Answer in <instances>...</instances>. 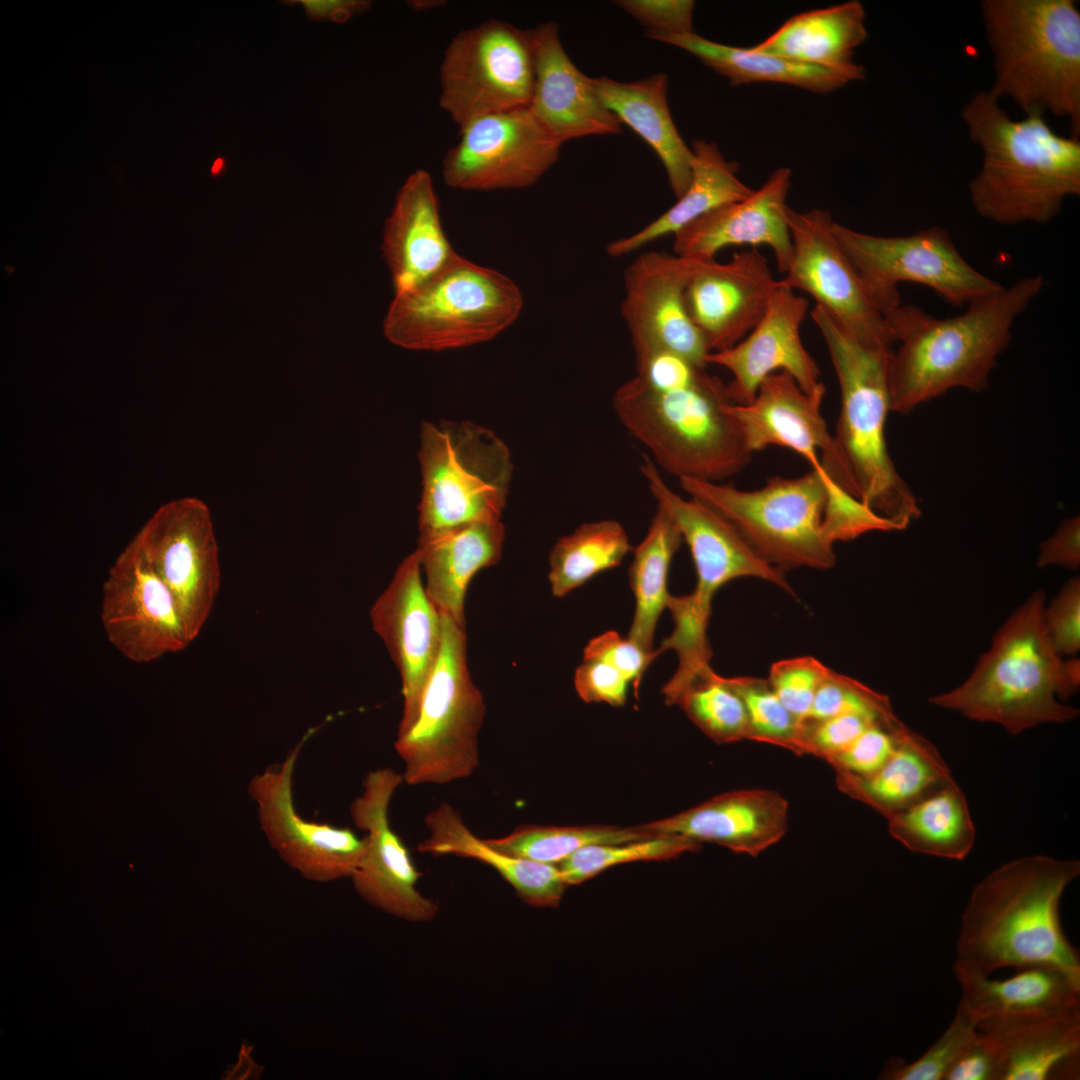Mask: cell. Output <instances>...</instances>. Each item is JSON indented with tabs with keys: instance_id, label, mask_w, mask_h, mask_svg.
I'll list each match as a JSON object with an SVG mask.
<instances>
[{
	"instance_id": "cell-42",
	"label": "cell",
	"mask_w": 1080,
	"mask_h": 1080,
	"mask_svg": "<svg viewBox=\"0 0 1080 1080\" xmlns=\"http://www.w3.org/2000/svg\"><path fill=\"white\" fill-rule=\"evenodd\" d=\"M656 837L642 825L621 828L610 825H521L510 834L485 839L491 847L513 857L558 865L581 848Z\"/></svg>"
},
{
	"instance_id": "cell-27",
	"label": "cell",
	"mask_w": 1080,
	"mask_h": 1080,
	"mask_svg": "<svg viewBox=\"0 0 1080 1080\" xmlns=\"http://www.w3.org/2000/svg\"><path fill=\"white\" fill-rule=\"evenodd\" d=\"M535 82L529 109L561 144L590 135L621 132V122L604 105L591 78L567 55L554 22L533 29Z\"/></svg>"
},
{
	"instance_id": "cell-4",
	"label": "cell",
	"mask_w": 1080,
	"mask_h": 1080,
	"mask_svg": "<svg viewBox=\"0 0 1080 1080\" xmlns=\"http://www.w3.org/2000/svg\"><path fill=\"white\" fill-rule=\"evenodd\" d=\"M1044 609L1045 593L1033 592L998 629L970 676L929 701L975 721L999 724L1010 734L1074 720L1079 710L1059 699L1078 691L1080 662L1057 653Z\"/></svg>"
},
{
	"instance_id": "cell-12",
	"label": "cell",
	"mask_w": 1080,
	"mask_h": 1080,
	"mask_svg": "<svg viewBox=\"0 0 1080 1080\" xmlns=\"http://www.w3.org/2000/svg\"><path fill=\"white\" fill-rule=\"evenodd\" d=\"M833 230L883 316L901 304L898 285L904 282L926 286L956 307L1002 286L971 266L941 226L905 236H878L835 221Z\"/></svg>"
},
{
	"instance_id": "cell-16",
	"label": "cell",
	"mask_w": 1080,
	"mask_h": 1080,
	"mask_svg": "<svg viewBox=\"0 0 1080 1080\" xmlns=\"http://www.w3.org/2000/svg\"><path fill=\"white\" fill-rule=\"evenodd\" d=\"M311 733L280 764L254 775L248 794L256 804L260 828L279 858L304 879L328 883L352 876L366 842L348 827L309 821L298 813L293 777L299 753Z\"/></svg>"
},
{
	"instance_id": "cell-23",
	"label": "cell",
	"mask_w": 1080,
	"mask_h": 1080,
	"mask_svg": "<svg viewBox=\"0 0 1080 1080\" xmlns=\"http://www.w3.org/2000/svg\"><path fill=\"white\" fill-rule=\"evenodd\" d=\"M640 471L657 507L671 517L689 547L697 577L690 595L700 607L711 611L715 593L738 578H758L794 593L784 571L760 559L711 508L673 491L650 457H644Z\"/></svg>"
},
{
	"instance_id": "cell-8",
	"label": "cell",
	"mask_w": 1080,
	"mask_h": 1080,
	"mask_svg": "<svg viewBox=\"0 0 1080 1080\" xmlns=\"http://www.w3.org/2000/svg\"><path fill=\"white\" fill-rule=\"evenodd\" d=\"M726 385L703 369L688 387L653 389L636 376L620 385L613 410L655 464L681 478L720 482L742 471L753 453L732 414Z\"/></svg>"
},
{
	"instance_id": "cell-59",
	"label": "cell",
	"mask_w": 1080,
	"mask_h": 1080,
	"mask_svg": "<svg viewBox=\"0 0 1080 1080\" xmlns=\"http://www.w3.org/2000/svg\"><path fill=\"white\" fill-rule=\"evenodd\" d=\"M441 3H445L438 0H415L409 1L408 5L416 11L429 10L435 7H439Z\"/></svg>"
},
{
	"instance_id": "cell-34",
	"label": "cell",
	"mask_w": 1080,
	"mask_h": 1080,
	"mask_svg": "<svg viewBox=\"0 0 1080 1080\" xmlns=\"http://www.w3.org/2000/svg\"><path fill=\"white\" fill-rule=\"evenodd\" d=\"M604 105L638 134L660 158L676 198L686 191L692 176L694 154L672 119L668 102V77L658 73L634 82L601 76L591 78Z\"/></svg>"
},
{
	"instance_id": "cell-14",
	"label": "cell",
	"mask_w": 1080,
	"mask_h": 1080,
	"mask_svg": "<svg viewBox=\"0 0 1080 1080\" xmlns=\"http://www.w3.org/2000/svg\"><path fill=\"white\" fill-rule=\"evenodd\" d=\"M130 542L171 592L193 641L210 616L221 581L208 506L196 497L171 500Z\"/></svg>"
},
{
	"instance_id": "cell-20",
	"label": "cell",
	"mask_w": 1080,
	"mask_h": 1080,
	"mask_svg": "<svg viewBox=\"0 0 1080 1080\" xmlns=\"http://www.w3.org/2000/svg\"><path fill=\"white\" fill-rule=\"evenodd\" d=\"M370 618L401 677L403 711L397 736H402L417 719L443 641L442 614L425 591L417 550L402 560Z\"/></svg>"
},
{
	"instance_id": "cell-2",
	"label": "cell",
	"mask_w": 1080,
	"mask_h": 1080,
	"mask_svg": "<svg viewBox=\"0 0 1080 1080\" xmlns=\"http://www.w3.org/2000/svg\"><path fill=\"white\" fill-rule=\"evenodd\" d=\"M1080 861L1031 855L1011 860L973 888L961 914L955 965L991 976L1004 968H1060L1080 979V955L1066 937L1060 902Z\"/></svg>"
},
{
	"instance_id": "cell-50",
	"label": "cell",
	"mask_w": 1080,
	"mask_h": 1080,
	"mask_svg": "<svg viewBox=\"0 0 1080 1080\" xmlns=\"http://www.w3.org/2000/svg\"><path fill=\"white\" fill-rule=\"evenodd\" d=\"M865 714H844L824 719H805L799 732L800 754H812L824 760L845 750L874 724L895 725Z\"/></svg>"
},
{
	"instance_id": "cell-44",
	"label": "cell",
	"mask_w": 1080,
	"mask_h": 1080,
	"mask_svg": "<svg viewBox=\"0 0 1080 1080\" xmlns=\"http://www.w3.org/2000/svg\"><path fill=\"white\" fill-rule=\"evenodd\" d=\"M700 847L701 843L684 836H656L623 843L586 846L557 866L568 886L579 885L617 865L668 860L685 852L697 851Z\"/></svg>"
},
{
	"instance_id": "cell-31",
	"label": "cell",
	"mask_w": 1080,
	"mask_h": 1080,
	"mask_svg": "<svg viewBox=\"0 0 1080 1080\" xmlns=\"http://www.w3.org/2000/svg\"><path fill=\"white\" fill-rule=\"evenodd\" d=\"M977 1029L998 1052L1000 1080L1079 1079L1080 1008L1036 1019L983 1020Z\"/></svg>"
},
{
	"instance_id": "cell-22",
	"label": "cell",
	"mask_w": 1080,
	"mask_h": 1080,
	"mask_svg": "<svg viewBox=\"0 0 1080 1080\" xmlns=\"http://www.w3.org/2000/svg\"><path fill=\"white\" fill-rule=\"evenodd\" d=\"M700 260L647 251L626 268L621 313L635 354L666 349L708 366L709 350L689 317L684 298Z\"/></svg>"
},
{
	"instance_id": "cell-9",
	"label": "cell",
	"mask_w": 1080,
	"mask_h": 1080,
	"mask_svg": "<svg viewBox=\"0 0 1080 1080\" xmlns=\"http://www.w3.org/2000/svg\"><path fill=\"white\" fill-rule=\"evenodd\" d=\"M523 305L513 280L457 254L420 285L395 294L383 332L404 349L462 348L495 338L517 320Z\"/></svg>"
},
{
	"instance_id": "cell-35",
	"label": "cell",
	"mask_w": 1080,
	"mask_h": 1080,
	"mask_svg": "<svg viewBox=\"0 0 1080 1080\" xmlns=\"http://www.w3.org/2000/svg\"><path fill=\"white\" fill-rule=\"evenodd\" d=\"M429 836L418 850L436 856L456 855L491 866L527 904L539 908L560 905L568 885L557 865L507 855L476 837L451 804L443 802L424 819Z\"/></svg>"
},
{
	"instance_id": "cell-52",
	"label": "cell",
	"mask_w": 1080,
	"mask_h": 1080,
	"mask_svg": "<svg viewBox=\"0 0 1080 1080\" xmlns=\"http://www.w3.org/2000/svg\"><path fill=\"white\" fill-rule=\"evenodd\" d=\"M1044 623L1057 653L1075 655L1080 649V578L1074 577L1062 587L1044 609Z\"/></svg>"
},
{
	"instance_id": "cell-58",
	"label": "cell",
	"mask_w": 1080,
	"mask_h": 1080,
	"mask_svg": "<svg viewBox=\"0 0 1080 1080\" xmlns=\"http://www.w3.org/2000/svg\"><path fill=\"white\" fill-rule=\"evenodd\" d=\"M307 16L311 20H330L344 22L356 14L367 11L371 2L364 0H302Z\"/></svg>"
},
{
	"instance_id": "cell-33",
	"label": "cell",
	"mask_w": 1080,
	"mask_h": 1080,
	"mask_svg": "<svg viewBox=\"0 0 1080 1080\" xmlns=\"http://www.w3.org/2000/svg\"><path fill=\"white\" fill-rule=\"evenodd\" d=\"M505 527L501 519L460 526L418 543L425 591L440 613L465 628V597L477 572L502 556Z\"/></svg>"
},
{
	"instance_id": "cell-38",
	"label": "cell",
	"mask_w": 1080,
	"mask_h": 1080,
	"mask_svg": "<svg viewBox=\"0 0 1080 1080\" xmlns=\"http://www.w3.org/2000/svg\"><path fill=\"white\" fill-rule=\"evenodd\" d=\"M647 37L676 46L728 79L731 85L777 83L813 93L838 90L851 79L836 71L798 63L780 56L721 44L695 32L686 34L647 33Z\"/></svg>"
},
{
	"instance_id": "cell-1",
	"label": "cell",
	"mask_w": 1080,
	"mask_h": 1080,
	"mask_svg": "<svg viewBox=\"0 0 1080 1080\" xmlns=\"http://www.w3.org/2000/svg\"><path fill=\"white\" fill-rule=\"evenodd\" d=\"M1045 286L1040 274L979 297L956 316L937 318L900 304L884 315L895 342L890 363L891 411L908 414L954 388L988 387L998 357L1012 340L1017 319Z\"/></svg>"
},
{
	"instance_id": "cell-37",
	"label": "cell",
	"mask_w": 1080,
	"mask_h": 1080,
	"mask_svg": "<svg viewBox=\"0 0 1080 1080\" xmlns=\"http://www.w3.org/2000/svg\"><path fill=\"white\" fill-rule=\"evenodd\" d=\"M691 181L686 191L667 211L635 233L607 246L612 257L633 253L662 237L681 229L710 211L748 197L754 189L738 177V165L724 158L714 142L696 140Z\"/></svg>"
},
{
	"instance_id": "cell-40",
	"label": "cell",
	"mask_w": 1080,
	"mask_h": 1080,
	"mask_svg": "<svg viewBox=\"0 0 1080 1080\" xmlns=\"http://www.w3.org/2000/svg\"><path fill=\"white\" fill-rule=\"evenodd\" d=\"M683 542L674 521L657 507L645 537L631 551L633 559L629 567V584L635 599V610L627 637L649 652L655 650L654 634L670 596V565Z\"/></svg>"
},
{
	"instance_id": "cell-13",
	"label": "cell",
	"mask_w": 1080,
	"mask_h": 1080,
	"mask_svg": "<svg viewBox=\"0 0 1080 1080\" xmlns=\"http://www.w3.org/2000/svg\"><path fill=\"white\" fill-rule=\"evenodd\" d=\"M440 107L460 127L529 107L535 82L533 29L489 19L449 42L440 65Z\"/></svg>"
},
{
	"instance_id": "cell-48",
	"label": "cell",
	"mask_w": 1080,
	"mask_h": 1080,
	"mask_svg": "<svg viewBox=\"0 0 1080 1080\" xmlns=\"http://www.w3.org/2000/svg\"><path fill=\"white\" fill-rule=\"evenodd\" d=\"M829 668L812 656L779 660L767 679L784 707L799 721L808 718L815 693Z\"/></svg>"
},
{
	"instance_id": "cell-19",
	"label": "cell",
	"mask_w": 1080,
	"mask_h": 1080,
	"mask_svg": "<svg viewBox=\"0 0 1080 1080\" xmlns=\"http://www.w3.org/2000/svg\"><path fill=\"white\" fill-rule=\"evenodd\" d=\"M100 617L109 642L134 663L155 661L192 642L171 592L131 542L103 583Z\"/></svg>"
},
{
	"instance_id": "cell-30",
	"label": "cell",
	"mask_w": 1080,
	"mask_h": 1080,
	"mask_svg": "<svg viewBox=\"0 0 1080 1080\" xmlns=\"http://www.w3.org/2000/svg\"><path fill=\"white\" fill-rule=\"evenodd\" d=\"M960 985L959 1003L978 1022L1051 1017L1080 1008V979L1048 965L1017 969L994 979L953 965Z\"/></svg>"
},
{
	"instance_id": "cell-46",
	"label": "cell",
	"mask_w": 1080,
	"mask_h": 1080,
	"mask_svg": "<svg viewBox=\"0 0 1080 1080\" xmlns=\"http://www.w3.org/2000/svg\"><path fill=\"white\" fill-rule=\"evenodd\" d=\"M977 1031L976 1021L959 1003L955 1015L941 1036L916 1060H889L878 1079L943 1080L947 1070Z\"/></svg>"
},
{
	"instance_id": "cell-43",
	"label": "cell",
	"mask_w": 1080,
	"mask_h": 1080,
	"mask_svg": "<svg viewBox=\"0 0 1080 1080\" xmlns=\"http://www.w3.org/2000/svg\"><path fill=\"white\" fill-rule=\"evenodd\" d=\"M665 701L679 706L703 733L719 744L748 739V717L742 699L725 677L712 669Z\"/></svg>"
},
{
	"instance_id": "cell-36",
	"label": "cell",
	"mask_w": 1080,
	"mask_h": 1080,
	"mask_svg": "<svg viewBox=\"0 0 1080 1080\" xmlns=\"http://www.w3.org/2000/svg\"><path fill=\"white\" fill-rule=\"evenodd\" d=\"M937 749L908 729L888 761L866 777L836 775L838 788L886 818L953 781Z\"/></svg>"
},
{
	"instance_id": "cell-53",
	"label": "cell",
	"mask_w": 1080,
	"mask_h": 1080,
	"mask_svg": "<svg viewBox=\"0 0 1080 1080\" xmlns=\"http://www.w3.org/2000/svg\"><path fill=\"white\" fill-rule=\"evenodd\" d=\"M636 377L647 386L662 391L690 386L705 369L686 357L666 349L636 354Z\"/></svg>"
},
{
	"instance_id": "cell-55",
	"label": "cell",
	"mask_w": 1080,
	"mask_h": 1080,
	"mask_svg": "<svg viewBox=\"0 0 1080 1080\" xmlns=\"http://www.w3.org/2000/svg\"><path fill=\"white\" fill-rule=\"evenodd\" d=\"M629 681L612 666L596 660H583L574 673V687L587 703H606L623 706L627 700Z\"/></svg>"
},
{
	"instance_id": "cell-3",
	"label": "cell",
	"mask_w": 1080,
	"mask_h": 1080,
	"mask_svg": "<svg viewBox=\"0 0 1080 1080\" xmlns=\"http://www.w3.org/2000/svg\"><path fill=\"white\" fill-rule=\"evenodd\" d=\"M971 140L983 151L968 186L975 211L1001 225L1045 224L1069 197L1080 195V141L1056 133L1044 116L1015 120L990 91L961 110Z\"/></svg>"
},
{
	"instance_id": "cell-47",
	"label": "cell",
	"mask_w": 1080,
	"mask_h": 1080,
	"mask_svg": "<svg viewBox=\"0 0 1080 1080\" xmlns=\"http://www.w3.org/2000/svg\"><path fill=\"white\" fill-rule=\"evenodd\" d=\"M851 713L870 715L885 722L899 720L887 696L829 668L815 693L807 719Z\"/></svg>"
},
{
	"instance_id": "cell-51",
	"label": "cell",
	"mask_w": 1080,
	"mask_h": 1080,
	"mask_svg": "<svg viewBox=\"0 0 1080 1080\" xmlns=\"http://www.w3.org/2000/svg\"><path fill=\"white\" fill-rule=\"evenodd\" d=\"M660 655L644 650L628 637L608 630L592 638L583 649V660L604 662L620 672L637 691L645 672Z\"/></svg>"
},
{
	"instance_id": "cell-6",
	"label": "cell",
	"mask_w": 1080,
	"mask_h": 1080,
	"mask_svg": "<svg viewBox=\"0 0 1080 1080\" xmlns=\"http://www.w3.org/2000/svg\"><path fill=\"white\" fill-rule=\"evenodd\" d=\"M810 315L838 380L840 412L834 439L856 497L896 530L905 529L919 518L921 509L899 475L886 442L893 349L859 340L816 304Z\"/></svg>"
},
{
	"instance_id": "cell-39",
	"label": "cell",
	"mask_w": 1080,
	"mask_h": 1080,
	"mask_svg": "<svg viewBox=\"0 0 1080 1080\" xmlns=\"http://www.w3.org/2000/svg\"><path fill=\"white\" fill-rule=\"evenodd\" d=\"M887 820L890 835L916 853L964 860L975 842L967 800L954 780Z\"/></svg>"
},
{
	"instance_id": "cell-26",
	"label": "cell",
	"mask_w": 1080,
	"mask_h": 1080,
	"mask_svg": "<svg viewBox=\"0 0 1080 1080\" xmlns=\"http://www.w3.org/2000/svg\"><path fill=\"white\" fill-rule=\"evenodd\" d=\"M791 175L789 168L780 167L748 197L724 204L681 229L673 236L674 254L709 260L730 246L764 245L785 273L792 251L787 221Z\"/></svg>"
},
{
	"instance_id": "cell-5",
	"label": "cell",
	"mask_w": 1080,
	"mask_h": 1080,
	"mask_svg": "<svg viewBox=\"0 0 1080 1080\" xmlns=\"http://www.w3.org/2000/svg\"><path fill=\"white\" fill-rule=\"evenodd\" d=\"M682 490L723 517L752 551L782 571L826 570L836 563L827 518L839 525L860 522L867 507L810 468L798 477L774 476L753 490L681 478Z\"/></svg>"
},
{
	"instance_id": "cell-29",
	"label": "cell",
	"mask_w": 1080,
	"mask_h": 1080,
	"mask_svg": "<svg viewBox=\"0 0 1080 1080\" xmlns=\"http://www.w3.org/2000/svg\"><path fill=\"white\" fill-rule=\"evenodd\" d=\"M381 250L395 294L420 285L457 255L444 233L437 195L426 170L414 171L400 187L384 223Z\"/></svg>"
},
{
	"instance_id": "cell-15",
	"label": "cell",
	"mask_w": 1080,
	"mask_h": 1080,
	"mask_svg": "<svg viewBox=\"0 0 1080 1080\" xmlns=\"http://www.w3.org/2000/svg\"><path fill=\"white\" fill-rule=\"evenodd\" d=\"M459 134L443 158L442 174L461 190L529 187L555 164L562 146L529 107L475 118Z\"/></svg>"
},
{
	"instance_id": "cell-41",
	"label": "cell",
	"mask_w": 1080,
	"mask_h": 1080,
	"mask_svg": "<svg viewBox=\"0 0 1080 1080\" xmlns=\"http://www.w3.org/2000/svg\"><path fill=\"white\" fill-rule=\"evenodd\" d=\"M632 548L625 528L618 521L582 523L559 538L549 553L552 594L563 598L600 573L620 566Z\"/></svg>"
},
{
	"instance_id": "cell-32",
	"label": "cell",
	"mask_w": 1080,
	"mask_h": 1080,
	"mask_svg": "<svg viewBox=\"0 0 1080 1080\" xmlns=\"http://www.w3.org/2000/svg\"><path fill=\"white\" fill-rule=\"evenodd\" d=\"M865 21L863 5L851 0L797 14L753 48L859 81L865 78V68L853 57L867 38Z\"/></svg>"
},
{
	"instance_id": "cell-25",
	"label": "cell",
	"mask_w": 1080,
	"mask_h": 1080,
	"mask_svg": "<svg viewBox=\"0 0 1080 1080\" xmlns=\"http://www.w3.org/2000/svg\"><path fill=\"white\" fill-rule=\"evenodd\" d=\"M808 306L806 298L780 280L758 324L734 346L707 355V365L732 374L726 388L733 403H750L763 380L779 371L790 374L808 394L826 392L820 369L800 335Z\"/></svg>"
},
{
	"instance_id": "cell-17",
	"label": "cell",
	"mask_w": 1080,
	"mask_h": 1080,
	"mask_svg": "<svg viewBox=\"0 0 1080 1080\" xmlns=\"http://www.w3.org/2000/svg\"><path fill=\"white\" fill-rule=\"evenodd\" d=\"M790 260L781 282L809 294L859 340L890 346L894 340L884 316L869 299L862 281L839 244L828 211L798 212L789 207Z\"/></svg>"
},
{
	"instance_id": "cell-28",
	"label": "cell",
	"mask_w": 1080,
	"mask_h": 1080,
	"mask_svg": "<svg viewBox=\"0 0 1080 1080\" xmlns=\"http://www.w3.org/2000/svg\"><path fill=\"white\" fill-rule=\"evenodd\" d=\"M642 826L655 836H684L755 857L786 834L788 802L769 789L736 790Z\"/></svg>"
},
{
	"instance_id": "cell-10",
	"label": "cell",
	"mask_w": 1080,
	"mask_h": 1080,
	"mask_svg": "<svg viewBox=\"0 0 1080 1080\" xmlns=\"http://www.w3.org/2000/svg\"><path fill=\"white\" fill-rule=\"evenodd\" d=\"M418 543L471 523L501 519L513 474L511 453L470 421L423 422Z\"/></svg>"
},
{
	"instance_id": "cell-11",
	"label": "cell",
	"mask_w": 1080,
	"mask_h": 1080,
	"mask_svg": "<svg viewBox=\"0 0 1080 1080\" xmlns=\"http://www.w3.org/2000/svg\"><path fill=\"white\" fill-rule=\"evenodd\" d=\"M442 620L441 651L417 719L394 743L404 764V781L412 786L465 779L479 765V733L486 705L469 673L465 628L444 614Z\"/></svg>"
},
{
	"instance_id": "cell-7",
	"label": "cell",
	"mask_w": 1080,
	"mask_h": 1080,
	"mask_svg": "<svg viewBox=\"0 0 1080 1080\" xmlns=\"http://www.w3.org/2000/svg\"><path fill=\"white\" fill-rule=\"evenodd\" d=\"M993 54L989 90L1026 116L1066 119L1080 136V11L1074 0H983Z\"/></svg>"
},
{
	"instance_id": "cell-57",
	"label": "cell",
	"mask_w": 1080,
	"mask_h": 1080,
	"mask_svg": "<svg viewBox=\"0 0 1080 1080\" xmlns=\"http://www.w3.org/2000/svg\"><path fill=\"white\" fill-rule=\"evenodd\" d=\"M1058 565L1076 570L1080 565V518L1063 520L1056 532L1040 545L1039 568Z\"/></svg>"
},
{
	"instance_id": "cell-49",
	"label": "cell",
	"mask_w": 1080,
	"mask_h": 1080,
	"mask_svg": "<svg viewBox=\"0 0 1080 1080\" xmlns=\"http://www.w3.org/2000/svg\"><path fill=\"white\" fill-rule=\"evenodd\" d=\"M908 729L902 722L895 725L874 724L845 750L826 761L834 768L836 775L869 776L888 761Z\"/></svg>"
},
{
	"instance_id": "cell-56",
	"label": "cell",
	"mask_w": 1080,
	"mask_h": 1080,
	"mask_svg": "<svg viewBox=\"0 0 1080 1080\" xmlns=\"http://www.w3.org/2000/svg\"><path fill=\"white\" fill-rule=\"evenodd\" d=\"M1001 1064L990 1039L978 1029L943 1080H1000Z\"/></svg>"
},
{
	"instance_id": "cell-45",
	"label": "cell",
	"mask_w": 1080,
	"mask_h": 1080,
	"mask_svg": "<svg viewBox=\"0 0 1080 1080\" xmlns=\"http://www.w3.org/2000/svg\"><path fill=\"white\" fill-rule=\"evenodd\" d=\"M742 699L749 724V740L799 752V722L781 703L767 679L743 676L726 678Z\"/></svg>"
},
{
	"instance_id": "cell-21",
	"label": "cell",
	"mask_w": 1080,
	"mask_h": 1080,
	"mask_svg": "<svg viewBox=\"0 0 1080 1080\" xmlns=\"http://www.w3.org/2000/svg\"><path fill=\"white\" fill-rule=\"evenodd\" d=\"M824 395L806 393L790 374L779 371L763 380L750 403H733L731 411L752 453L770 446L790 449L837 488L857 498L821 413Z\"/></svg>"
},
{
	"instance_id": "cell-24",
	"label": "cell",
	"mask_w": 1080,
	"mask_h": 1080,
	"mask_svg": "<svg viewBox=\"0 0 1080 1080\" xmlns=\"http://www.w3.org/2000/svg\"><path fill=\"white\" fill-rule=\"evenodd\" d=\"M780 280L757 249L720 263L700 260L684 292L687 312L709 353L741 341L762 319Z\"/></svg>"
},
{
	"instance_id": "cell-54",
	"label": "cell",
	"mask_w": 1080,
	"mask_h": 1080,
	"mask_svg": "<svg viewBox=\"0 0 1080 1080\" xmlns=\"http://www.w3.org/2000/svg\"><path fill=\"white\" fill-rule=\"evenodd\" d=\"M616 4L648 29L647 33H692V0H621Z\"/></svg>"
},
{
	"instance_id": "cell-18",
	"label": "cell",
	"mask_w": 1080,
	"mask_h": 1080,
	"mask_svg": "<svg viewBox=\"0 0 1080 1080\" xmlns=\"http://www.w3.org/2000/svg\"><path fill=\"white\" fill-rule=\"evenodd\" d=\"M403 775L392 768L370 771L350 805L353 824L366 833L363 856L350 877L356 893L370 906L409 922L432 920L439 906L417 888L421 873L394 832L389 807Z\"/></svg>"
}]
</instances>
